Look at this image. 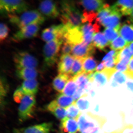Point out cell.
<instances>
[{
    "label": "cell",
    "mask_w": 133,
    "mask_h": 133,
    "mask_svg": "<svg viewBox=\"0 0 133 133\" xmlns=\"http://www.w3.org/2000/svg\"><path fill=\"white\" fill-rule=\"evenodd\" d=\"M87 94H84L80 99L75 102L76 106L80 111H83L88 109L90 106V103L85 98Z\"/></svg>",
    "instance_id": "cell-35"
},
{
    "label": "cell",
    "mask_w": 133,
    "mask_h": 133,
    "mask_svg": "<svg viewBox=\"0 0 133 133\" xmlns=\"http://www.w3.org/2000/svg\"><path fill=\"white\" fill-rule=\"evenodd\" d=\"M98 107H99L97 106L96 107V108H95V111H98Z\"/></svg>",
    "instance_id": "cell-49"
},
{
    "label": "cell",
    "mask_w": 133,
    "mask_h": 133,
    "mask_svg": "<svg viewBox=\"0 0 133 133\" xmlns=\"http://www.w3.org/2000/svg\"><path fill=\"white\" fill-rule=\"evenodd\" d=\"M112 10L111 6L106 3L104 7L97 12V21L101 24L103 20L111 14Z\"/></svg>",
    "instance_id": "cell-29"
},
{
    "label": "cell",
    "mask_w": 133,
    "mask_h": 133,
    "mask_svg": "<svg viewBox=\"0 0 133 133\" xmlns=\"http://www.w3.org/2000/svg\"><path fill=\"white\" fill-rule=\"evenodd\" d=\"M71 78V77L67 74H58L53 79L52 82L53 88L58 92H63L65 86Z\"/></svg>",
    "instance_id": "cell-21"
},
{
    "label": "cell",
    "mask_w": 133,
    "mask_h": 133,
    "mask_svg": "<svg viewBox=\"0 0 133 133\" xmlns=\"http://www.w3.org/2000/svg\"><path fill=\"white\" fill-rule=\"evenodd\" d=\"M16 74L19 78L27 80L36 79L38 73L36 69L27 68L16 69Z\"/></svg>",
    "instance_id": "cell-24"
},
{
    "label": "cell",
    "mask_w": 133,
    "mask_h": 133,
    "mask_svg": "<svg viewBox=\"0 0 133 133\" xmlns=\"http://www.w3.org/2000/svg\"><path fill=\"white\" fill-rule=\"evenodd\" d=\"M73 78L77 84L78 89L84 91L88 90V88H90V84L89 83L90 81L88 74L83 72Z\"/></svg>",
    "instance_id": "cell-26"
},
{
    "label": "cell",
    "mask_w": 133,
    "mask_h": 133,
    "mask_svg": "<svg viewBox=\"0 0 133 133\" xmlns=\"http://www.w3.org/2000/svg\"><path fill=\"white\" fill-rule=\"evenodd\" d=\"M104 34L109 42V43L115 40V39L116 37H118L119 35L118 30L111 28L105 29L104 31Z\"/></svg>",
    "instance_id": "cell-33"
},
{
    "label": "cell",
    "mask_w": 133,
    "mask_h": 133,
    "mask_svg": "<svg viewBox=\"0 0 133 133\" xmlns=\"http://www.w3.org/2000/svg\"><path fill=\"white\" fill-rule=\"evenodd\" d=\"M78 3L84 9V10L95 12L99 11L106 4L104 1L100 0L82 1H79Z\"/></svg>",
    "instance_id": "cell-18"
},
{
    "label": "cell",
    "mask_w": 133,
    "mask_h": 133,
    "mask_svg": "<svg viewBox=\"0 0 133 133\" xmlns=\"http://www.w3.org/2000/svg\"><path fill=\"white\" fill-rule=\"evenodd\" d=\"M129 49L131 51L132 55V57H133V42L129 44Z\"/></svg>",
    "instance_id": "cell-44"
},
{
    "label": "cell",
    "mask_w": 133,
    "mask_h": 133,
    "mask_svg": "<svg viewBox=\"0 0 133 133\" xmlns=\"http://www.w3.org/2000/svg\"><path fill=\"white\" fill-rule=\"evenodd\" d=\"M41 24L35 23L28 25L22 28L15 33L12 37V41L20 42L25 39L35 37L40 29Z\"/></svg>",
    "instance_id": "cell-9"
},
{
    "label": "cell",
    "mask_w": 133,
    "mask_h": 133,
    "mask_svg": "<svg viewBox=\"0 0 133 133\" xmlns=\"http://www.w3.org/2000/svg\"><path fill=\"white\" fill-rule=\"evenodd\" d=\"M112 6L122 15H130L133 9V0L118 1Z\"/></svg>",
    "instance_id": "cell-17"
},
{
    "label": "cell",
    "mask_w": 133,
    "mask_h": 133,
    "mask_svg": "<svg viewBox=\"0 0 133 133\" xmlns=\"http://www.w3.org/2000/svg\"><path fill=\"white\" fill-rule=\"evenodd\" d=\"M52 128L51 122H46L20 130L22 133H49Z\"/></svg>",
    "instance_id": "cell-19"
},
{
    "label": "cell",
    "mask_w": 133,
    "mask_h": 133,
    "mask_svg": "<svg viewBox=\"0 0 133 133\" xmlns=\"http://www.w3.org/2000/svg\"><path fill=\"white\" fill-rule=\"evenodd\" d=\"M25 95H26L23 91L21 87H20L15 91L14 95V100L17 103H20Z\"/></svg>",
    "instance_id": "cell-38"
},
{
    "label": "cell",
    "mask_w": 133,
    "mask_h": 133,
    "mask_svg": "<svg viewBox=\"0 0 133 133\" xmlns=\"http://www.w3.org/2000/svg\"><path fill=\"white\" fill-rule=\"evenodd\" d=\"M9 29L6 24L1 23L0 26V41L2 42L5 40L8 36Z\"/></svg>",
    "instance_id": "cell-37"
},
{
    "label": "cell",
    "mask_w": 133,
    "mask_h": 133,
    "mask_svg": "<svg viewBox=\"0 0 133 133\" xmlns=\"http://www.w3.org/2000/svg\"><path fill=\"white\" fill-rule=\"evenodd\" d=\"M75 102L66 108V113L67 116L69 118L74 119L77 120L81 114L80 110L76 106Z\"/></svg>",
    "instance_id": "cell-32"
},
{
    "label": "cell",
    "mask_w": 133,
    "mask_h": 133,
    "mask_svg": "<svg viewBox=\"0 0 133 133\" xmlns=\"http://www.w3.org/2000/svg\"><path fill=\"white\" fill-rule=\"evenodd\" d=\"M14 60L17 69H35L38 64L37 59L26 51H20L16 53Z\"/></svg>",
    "instance_id": "cell-7"
},
{
    "label": "cell",
    "mask_w": 133,
    "mask_h": 133,
    "mask_svg": "<svg viewBox=\"0 0 133 133\" xmlns=\"http://www.w3.org/2000/svg\"><path fill=\"white\" fill-rule=\"evenodd\" d=\"M119 34L128 44L133 42V21L129 20L121 24Z\"/></svg>",
    "instance_id": "cell-15"
},
{
    "label": "cell",
    "mask_w": 133,
    "mask_h": 133,
    "mask_svg": "<svg viewBox=\"0 0 133 133\" xmlns=\"http://www.w3.org/2000/svg\"><path fill=\"white\" fill-rule=\"evenodd\" d=\"M129 44L121 36H119L116 39L110 43L109 46L110 49L114 50L119 51L124 49Z\"/></svg>",
    "instance_id": "cell-30"
},
{
    "label": "cell",
    "mask_w": 133,
    "mask_h": 133,
    "mask_svg": "<svg viewBox=\"0 0 133 133\" xmlns=\"http://www.w3.org/2000/svg\"><path fill=\"white\" fill-rule=\"evenodd\" d=\"M94 80L98 86H103L106 83L107 81H109L106 75L102 72L94 73Z\"/></svg>",
    "instance_id": "cell-34"
},
{
    "label": "cell",
    "mask_w": 133,
    "mask_h": 133,
    "mask_svg": "<svg viewBox=\"0 0 133 133\" xmlns=\"http://www.w3.org/2000/svg\"><path fill=\"white\" fill-rule=\"evenodd\" d=\"M118 52V51H117L114 50H112L109 51V52L107 53V55L105 56L103 58L102 62H105L107 59H109V58L113 57L116 55Z\"/></svg>",
    "instance_id": "cell-41"
},
{
    "label": "cell",
    "mask_w": 133,
    "mask_h": 133,
    "mask_svg": "<svg viewBox=\"0 0 133 133\" xmlns=\"http://www.w3.org/2000/svg\"><path fill=\"white\" fill-rule=\"evenodd\" d=\"M39 11L45 17L56 18L60 15L56 3L52 1H44L41 2L38 6Z\"/></svg>",
    "instance_id": "cell-10"
},
{
    "label": "cell",
    "mask_w": 133,
    "mask_h": 133,
    "mask_svg": "<svg viewBox=\"0 0 133 133\" xmlns=\"http://www.w3.org/2000/svg\"><path fill=\"white\" fill-rule=\"evenodd\" d=\"M90 94L91 96L92 97H93L95 95V92L92 90H91L90 91Z\"/></svg>",
    "instance_id": "cell-47"
},
{
    "label": "cell",
    "mask_w": 133,
    "mask_h": 133,
    "mask_svg": "<svg viewBox=\"0 0 133 133\" xmlns=\"http://www.w3.org/2000/svg\"><path fill=\"white\" fill-rule=\"evenodd\" d=\"M93 120L89 112L81 114L78 119L80 133H97L99 129L102 127L106 122L104 117L95 115L91 113Z\"/></svg>",
    "instance_id": "cell-3"
},
{
    "label": "cell",
    "mask_w": 133,
    "mask_h": 133,
    "mask_svg": "<svg viewBox=\"0 0 133 133\" xmlns=\"http://www.w3.org/2000/svg\"><path fill=\"white\" fill-rule=\"evenodd\" d=\"M113 81L118 84H122L126 81L125 76L121 72H118L115 74Z\"/></svg>",
    "instance_id": "cell-39"
},
{
    "label": "cell",
    "mask_w": 133,
    "mask_h": 133,
    "mask_svg": "<svg viewBox=\"0 0 133 133\" xmlns=\"http://www.w3.org/2000/svg\"><path fill=\"white\" fill-rule=\"evenodd\" d=\"M77 88L76 82L73 78H72L66 84L63 92L65 95L71 97L73 96Z\"/></svg>",
    "instance_id": "cell-31"
},
{
    "label": "cell",
    "mask_w": 133,
    "mask_h": 133,
    "mask_svg": "<svg viewBox=\"0 0 133 133\" xmlns=\"http://www.w3.org/2000/svg\"><path fill=\"white\" fill-rule=\"evenodd\" d=\"M130 16V17H129V19L132 21H133V9L132 11V13H131V14Z\"/></svg>",
    "instance_id": "cell-46"
},
{
    "label": "cell",
    "mask_w": 133,
    "mask_h": 133,
    "mask_svg": "<svg viewBox=\"0 0 133 133\" xmlns=\"http://www.w3.org/2000/svg\"><path fill=\"white\" fill-rule=\"evenodd\" d=\"M77 120L66 118L61 122L60 130L61 133H77L79 131Z\"/></svg>",
    "instance_id": "cell-16"
},
{
    "label": "cell",
    "mask_w": 133,
    "mask_h": 133,
    "mask_svg": "<svg viewBox=\"0 0 133 133\" xmlns=\"http://www.w3.org/2000/svg\"><path fill=\"white\" fill-rule=\"evenodd\" d=\"M8 16L10 22L19 29L31 24H41L45 20V17L36 10L26 11L20 16L16 15H10Z\"/></svg>",
    "instance_id": "cell-2"
},
{
    "label": "cell",
    "mask_w": 133,
    "mask_h": 133,
    "mask_svg": "<svg viewBox=\"0 0 133 133\" xmlns=\"http://www.w3.org/2000/svg\"><path fill=\"white\" fill-rule=\"evenodd\" d=\"M112 12L109 16L103 20L101 25L105 27L106 28L116 29L119 30L120 28V20L121 14L111 6Z\"/></svg>",
    "instance_id": "cell-12"
},
{
    "label": "cell",
    "mask_w": 133,
    "mask_h": 133,
    "mask_svg": "<svg viewBox=\"0 0 133 133\" xmlns=\"http://www.w3.org/2000/svg\"><path fill=\"white\" fill-rule=\"evenodd\" d=\"M95 48L94 45H87L83 43L73 45L71 55L74 58H85L92 56L95 53Z\"/></svg>",
    "instance_id": "cell-11"
},
{
    "label": "cell",
    "mask_w": 133,
    "mask_h": 133,
    "mask_svg": "<svg viewBox=\"0 0 133 133\" xmlns=\"http://www.w3.org/2000/svg\"><path fill=\"white\" fill-rule=\"evenodd\" d=\"M64 41L62 38H57L46 43L43 49L44 68H49L56 63Z\"/></svg>",
    "instance_id": "cell-4"
},
{
    "label": "cell",
    "mask_w": 133,
    "mask_h": 133,
    "mask_svg": "<svg viewBox=\"0 0 133 133\" xmlns=\"http://www.w3.org/2000/svg\"><path fill=\"white\" fill-rule=\"evenodd\" d=\"M59 11L62 24L71 28H78L83 25V14L72 2H61Z\"/></svg>",
    "instance_id": "cell-1"
},
{
    "label": "cell",
    "mask_w": 133,
    "mask_h": 133,
    "mask_svg": "<svg viewBox=\"0 0 133 133\" xmlns=\"http://www.w3.org/2000/svg\"><path fill=\"white\" fill-rule=\"evenodd\" d=\"M127 85L128 89L133 92V83L132 82H128L127 83Z\"/></svg>",
    "instance_id": "cell-43"
},
{
    "label": "cell",
    "mask_w": 133,
    "mask_h": 133,
    "mask_svg": "<svg viewBox=\"0 0 133 133\" xmlns=\"http://www.w3.org/2000/svg\"><path fill=\"white\" fill-rule=\"evenodd\" d=\"M105 69V65L104 62H102L99 64L97 66L96 69V72H101L102 71Z\"/></svg>",
    "instance_id": "cell-42"
},
{
    "label": "cell",
    "mask_w": 133,
    "mask_h": 133,
    "mask_svg": "<svg viewBox=\"0 0 133 133\" xmlns=\"http://www.w3.org/2000/svg\"><path fill=\"white\" fill-rule=\"evenodd\" d=\"M55 100L59 107L64 108H67L76 102L73 98L63 94H59Z\"/></svg>",
    "instance_id": "cell-27"
},
{
    "label": "cell",
    "mask_w": 133,
    "mask_h": 133,
    "mask_svg": "<svg viewBox=\"0 0 133 133\" xmlns=\"http://www.w3.org/2000/svg\"><path fill=\"white\" fill-rule=\"evenodd\" d=\"M111 85L113 87H116L118 86V84L116 83L115 81L113 80L111 84Z\"/></svg>",
    "instance_id": "cell-45"
},
{
    "label": "cell",
    "mask_w": 133,
    "mask_h": 133,
    "mask_svg": "<svg viewBox=\"0 0 133 133\" xmlns=\"http://www.w3.org/2000/svg\"><path fill=\"white\" fill-rule=\"evenodd\" d=\"M66 29V26L63 24L50 26L42 31L41 36L42 39L46 43L57 38H62L64 40Z\"/></svg>",
    "instance_id": "cell-8"
},
{
    "label": "cell",
    "mask_w": 133,
    "mask_h": 133,
    "mask_svg": "<svg viewBox=\"0 0 133 133\" xmlns=\"http://www.w3.org/2000/svg\"><path fill=\"white\" fill-rule=\"evenodd\" d=\"M84 59L74 58V62L70 74V76L72 78H74L83 73V62Z\"/></svg>",
    "instance_id": "cell-28"
},
{
    "label": "cell",
    "mask_w": 133,
    "mask_h": 133,
    "mask_svg": "<svg viewBox=\"0 0 133 133\" xmlns=\"http://www.w3.org/2000/svg\"><path fill=\"white\" fill-rule=\"evenodd\" d=\"M98 62L92 56L84 58L83 62V72L87 74L94 73L96 71Z\"/></svg>",
    "instance_id": "cell-25"
},
{
    "label": "cell",
    "mask_w": 133,
    "mask_h": 133,
    "mask_svg": "<svg viewBox=\"0 0 133 133\" xmlns=\"http://www.w3.org/2000/svg\"><path fill=\"white\" fill-rule=\"evenodd\" d=\"M109 42L104 33L98 32L94 35L92 44L95 48L103 51H105L106 48L109 45Z\"/></svg>",
    "instance_id": "cell-23"
},
{
    "label": "cell",
    "mask_w": 133,
    "mask_h": 133,
    "mask_svg": "<svg viewBox=\"0 0 133 133\" xmlns=\"http://www.w3.org/2000/svg\"><path fill=\"white\" fill-rule=\"evenodd\" d=\"M73 46V45L67 41H64L60 49L61 55H70Z\"/></svg>",
    "instance_id": "cell-36"
},
{
    "label": "cell",
    "mask_w": 133,
    "mask_h": 133,
    "mask_svg": "<svg viewBox=\"0 0 133 133\" xmlns=\"http://www.w3.org/2000/svg\"><path fill=\"white\" fill-rule=\"evenodd\" d=\"M125 74L129 78L133 79V57L131 58Z\"/></svg>",
    "instance_id": "cell-40"
},
{
    "label": "cell",
    "mask_w": 133,
    "mask_h": 133,
    "mask_svg": "<svg viewBox=\"0 0 133 133\" xmlns=\"http://www.w3.org/2000/svg\"><path fill=\"white\" fill-rule=\"evenodd\" d=\"M46 109L52 113L57 118L63 120L67 116L66 109L59 107L55 100L52 101L46 107Z\"/></svg>",
    "instance_id": "cell-20"
},
{
    "label": "cell",
    "mask_w": 133,
    "mask_h": 133,
    "mask_svg": "<svg viewBox=\"0 0 133 133\" xmlns=\"http://www.w3.org/2000/svg\"><path fill=\"white\" fill-rule=\"evenodd\" d=\"M38 83L36 79L24 80L21 88L25 95H35L38 90Z\"/></svg>",
    "instance_id": "cell-22"
},
{
    "label": "cell",
    "mask_w": 133,
    "mask_h": 133,
    "mask_svg": "<svg viewBox=\"0 0 133 133\" xmlns=\"http://www.w3.org/2000/svg\"><path fill=\"white\" fill-rule=\"evenodd\" d=\"M14 133H22L20 130H16Z\"/></svg>",
    "instance_id": "cell-48"
},
{
    "label": "cell",
    "mask_w": 133,
    "mask_h": 133,
    "mask_svg": "<svg viewBox=\"0 0 133 133\" xmlns=\"http://www.w3.org/2000/svg\"><path fill=\"white\" fill-rule=\"evenodd\" d=\"M74 59V57L71 55H61L58 65L59 74L70 75Z\"/></svg>",
    "instance_id": "cell-14"
},
{
    "label": "cell",
    "mask_w": 133,
    "mask_h": 133,
    "mask_svg": "<svg viewBox=\"0 0 133 133\" xmlns=\"http://www.w3.org/2000/svg\"><path fill=\"white\" fill-rule=\"evenodd\" d=\"M35 95H26L20 102L18 108L19 120L24 122L33 118L36 109Z\"/></svg>",
    "instance_id": "cell-5"
},
{
    "label": "cell",
    "mask_w": 133,
    "mask_h": 133,
    "mask_svg": "<svg viewBox=\"0 0 133 133\" xmlns=\"http://www.w3.org/2000/svg\"><path fill=\"white\" fill-rule=\"evenodd\" d=\"M28 3L23 1H0V10L3 15H16L27 11L29 8Z\"/></svg>",
    "instance_id": "cell-6"
},
{
    "label": "cell",
    "mask_w": 133,
    "mask_h": 133,
    "mask_svg": "<svg viewBox=\"0 0 133 133\" xmlns=\"http://www.w3.org/2000/svg\"><path fill=\"white\" fill-rule=\"evenodd\" d=\"M80 27L71 28L68 27L64 37V41H67L73 45L83 43V35Z\"/></svg>",
    "instance_id": "cell-13"
}]
</instances>
